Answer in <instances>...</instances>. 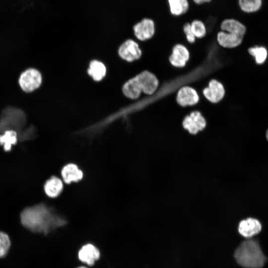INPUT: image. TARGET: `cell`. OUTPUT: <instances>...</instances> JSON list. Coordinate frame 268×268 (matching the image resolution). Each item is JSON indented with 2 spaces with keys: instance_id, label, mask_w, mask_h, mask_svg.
Segmentation results:
<instances>
[{
  "instance_id": "e0dca14e",
  "label": "cell",
  "mask_w": 268,
  "mask_h": 268,
  "mask_svg": "<svg viewBox=\"0 0 268 268\" xmlns=\"http://www.w3.org/2000/svg\"><path fill=\"white\" fill-rule=\"evenodd\" d=\"M18 141L17 132L12 130L5 131L0 134V145L5 152L10 151L13 146Z\"/></svg>"
},
{
  "instance_id": "2e32d148",
  "label": "cell",
  "mask_w": 268,
  "mask_h": 268,
  "mask_svg": "<svg viewBox=\"0 0 268 268\" xmlns=\"http://www.w3.org/2000/svg\"><path fill=\"white\" fill-rule=\"evenodd\" d=\"M222 31L244 36L246 32L245 26L237 20L230 18L224 20L220 24Z\"/></svg>"
},
{
  "instance_id": "9c48e42d",
  "label": "cell",
  "mask_w": 268,
  "mask_h": 268,
  "mask_svg": "<svg viewBox=\"0 0 268 268\" xmlns=\"http://www.w3.org/2000/svg\"><path fill=\"white\" fill-rule=\"evenodd\" d=\"M199 100L198 93L196 89L190 86L181 87L176 96V102L182 107L195 106L199 103Z\"/></svg>"
},
{
  "instance_id": "7c38bea8",
  "label": "cell",
  "mask_w": 268,
  "mask_h": 268,
  "mask_svg": "<svg viewBox=\"0 0 268 268\" xmlns=\"http://www.w3.org/2000/svg\"><path fill=\"white\" fill-rule=\"evenodd\" d=\"M261 223L257 219L248 217L240 221L238 230L239 234L246 238H250L262 230Z\"/></svg>"
},
{
  "instance_id": "ba28073f",
  "label": "cell",
  "mask_w": 268,
  "mask_h": 268,
  "mask_svg": "<svg viewBox=\"0 0 268 268\" xmlns=\"http://www.w3.org/2000/svg\"><path fill=\"white\" fill-rule=\"evenodd\" d=\"M139 86L144 93L153 94L157 90L159 81L157 76L148 71H143L135 76Z\"/></svg>"
},
{
  "instance_id": "484cf974",
  "label": "cell",
  "mask_w": 268,
  "mask_h": 268,
  "mask_svg": "<svg viewBox=\"0 0 268 268\" xmlns=\"http://www.w3.org/2000/svg\"><path fill=\"white\" fill-rule=\"evenodd\" d=\"M197 4H201L204 2H207L211 1V0H193Z\"/></svg>"
},
{
  "instance_id": "5b68a950",
  "label": "cell",
  "mask_w": 268,
  "mask_h": 268,
  "mask_svg": "<svg viewBox=\"0 0 268 268\" xmlns=\"http://www.w3.org/2000/svg\"><path fill=\"white\" fill-rule=\"evenodd\" d=\"M206 125V119L198 110L190 112L184 118L182 121L183 129L192 135H196L205 129Z\"/></svg>"
},
{
  "instance_id": "cb8c5ba5",
  "label": "cell",
  "mask_w": 268,
  "mask_h": 268,
  "mask_svg": "<svg viewBox=\"0 0 268 268\" xmlns=\"http://www.w3.org/2000/svg\"><path fill=\"white\" fill-rule=\"evenodd\" d=\"M190 25L191 30L196 38H202L206 35V28L202 21L195 20Z\"/></svg>"
},
{
  "instance_id": "3957f363",
  "label": "cell",
  "mask_w": 268,
  "mask_h": 268,
  "mask_svg": "<svg viewBox=\"0 0 268 268\" xmlns=\"http://www.w3.org/2000/svg\"><path fill=\"white\" fill-rule=\"evenodd\" d=\"M21 90L26 93H31L38 89L42 83V76L39 70L29 67L22 71L17 80Z\"/></svg>"
},
{
  "instance_id": "7a4b0ae2",
  "label": "cell",
  "mask_w": 268,
  "mask_h": 268,
  "mask_svg": "<svg viewBox=\"0 0 268 268\" xmlns=\"http://www.w3.org/2000/svg\"><path fill=\"white\" fill-rule=\"evenodd\" d=\"M234 258L244 268H262L267 261L258 241L255 239L242 242L236 249Z\"/></svg>"
},
{
  "instance_id": "4fadbf2b",
  "label": "cell",
  "mask_w": 268,
  "mask_h": 268,
  "mask_svg": "<svg viewBox=\"0 0 268 268\" xmlns=\"http://www.w3.org/2000/svg\"><path fill=\"white\" fill-rule=\"evenodd\" d=\"M64 187L63 181L57 176L53 175L44 182L43 191L48 198L55 199L61 195Z\"/></svg>"
},
{
  "instance_id": "8992f818",
  "label": "cell",
  "mask_w": 268,
  "mask_h": 268,
  "mask_svg": "<svg viewBox=\"0 0 268 268\" xmlns=\"http://www.w3.org/2000/svg\"><path fill=\"white\" fill-rule=\"evenodd\" d=\"M133 32L134 37L139 41L149 40L155 34L154 22L149 18L144 17L134 25Z\"/></svg>"
},
{
  "instance_id": "d4e9b609",
  "label": "cell",
  "mask_w": 268,
  "mask_h": 268,
  "mask_svg": "<svg viewBox=\"0 0 268 268\" xmlns=\"http://www.w3.org/2000/svg\"><path fill=\"white\" fill-rule=\"evenodd\" d=\"M183 31L187 42L190 44L194 43L196 41V38L191 30V25L190 23H187L184 25Z\"/></svg>"
},
{
  "instance_id": "83f0119b",
  "label": "cell",
  "mask_w": 268,
  "mask_h": 268,
  "mask_svg": "<svg viewBox=\"0 0 268 268\" xmlns=\"http://www.w3.org/2000/svg\"><path fill=\"white\" fill-rule=\"evenodd\" d=\"M266 138H267V140L268 141V129L266 131Z\"/></svg>"
},
{
  "instance_id": "ac0fdd59",
  "label": "cell",
  "mask_w": 268,
  "mask_h": 268,
  "mask_svg": "<svg viewBox=\"0 0 268 268\" xmlns=\"http://www.w3.org/2000/svg\"><path fill=\"white\" fill-rule=\"evenodd\" d=\"M123 91L127 97L132 99H136L140 96L142 90L134 76L128 80L124 84Z\"/></svg>"
},
{
  "instance_id": "d6986e66",
  "label": "cell",
  "mask_w": 268,
  "mask_h": 268,
  "mask_svg": "<svg viewBox=\"0 0 268 268\" xmlns=\"http://www.w3.org/2000/svg\"><path fill=\"white\" fill-rule=\"evenodd\" d=\"M88 73L94 80L100 81L105 76L106 68L102 62L93 60L89 64Z\"/></svg>"
},
{
  "instance_id": "7402d4cb",
  "label": "cell",
  "mask_w": 268,
  "mask_h": 268,
  "mask_svg": "<svg viewBox=\"0 0 268 268\" xmlns=\"http://www.w3.org/2000/svg\"><path fill=\"white\" fill-rule=\"evenodd\" d=\"M249 54L255 58L257 64L261 65L266 60L268 52L264 47L256 46L249 49Z\"/></svg>"
},
{
  "instance_id": "52a82bcc",
  "label": "cell",
  "mask_w": 268,
  "mask_h": 268,
  "mask_svg": "<svg viewBox=\"0 0 268 268\" xmlns=\"http://www.w3.org/2000/svg\"><path fill=\"white\" fill-rule=\"evenodd\" d=\"M202 94L211 103L217 104L224 98L225 90L221 82L212 79L208 82L207 86L203 89Z\"/></svg>"
},
{
  "instance_id": "ffe728a7",
  "label": "cell",
  "mask_w": 268,
  "mask_h": 268,
  "mask_svg": "<svg viewBox=\"0 0 268 268\" xmlns=\"http://www.w3.org/2000/svg\"><path fill=\"white\" fill-rule=\"evenodd\" d=\"M171 13L179 16L186 13L189 8L188 0H168Z\"/></svg>"
},
{
  "instance_id": "8fae6325",
  "label": "cell",
  "mask_w": 268,
  "mask_h": 268,
  "mask_svg": "<svg viewBox=\"0 0 268 268\" xmlns=\"http://www.w3.org/2000/svg\"><path fill=\"white\" fill-rule=\"evenodd\" d=\"M190 57L188 48L183 44H178L172 48L169 57V62L171 66L176 68H182L186 66Z\"/></svg>"
},
{
  "instance_id": "277c9868",
  "label": "cell",
  "mask_w": 268,
  "mask_h": 268,
  "mask_svg": "<svg viewBox=\"0 0 268 268\" xmlns=\"http://www.w3.org/2000/svg\"><path fill=\"white\" fill-rule=\"evenodd\" d=\"M101 252L97 245L91 242L84 243L78 249L77 260L88 267H93L101 258Z\"/></svg>"
},
{
  "instance_id": "6da1fadb",
  "label": "cell",
  "mask_w": 268,
  "mask_h": 268,
  "mask_svg": "<svg viewBox=\"0 0 268 268\" xmlns=\"http://www.w3.org/2000/svg\"><path fill=\"white\" fill-rule=\"evenodd\" d=\"M20 221L24 227L32 233L44 235L67 223V220L46 201L24 208L20 213Z\"/></svg>"
},
{
  "instance_id": "4316f807",
  "label": "cell",
  "mask_w": 268,
  "mask_h": 268,
  "mask_svg": "<svg viewBox=\"0 0 268 268\" xmlns=\"http://www.w3.org/2000/svg\"><path fill=\"white\" fill-rule=\"evenodd\" d=\"M74 268H89V267L84 265H79V266L76 267Z\"/></svg>"
},
{
  "instance_id": "5bb4252c",
  "label": "cell",
  "mask_w": 268,
  "mask_h": 268,
  "mask_svg": "<svg viewBox=\"0 0 268 268\" xmlns=\"http://www.w3.org/2000/svg\"><path fill=\"white\" fill-rule=\"evenodd\" d=\"M61 175L63 181L67 184L78 182L84 176L82 170L76 164L72 163L63 166L61 170Z\"/></svg>"
},
{
  "instance_id": "44dd1931",
  "label": "cell",
  "mask_w": 268,
  "mask_h": 268,
  "mask_svg": "<svg viewBox=\"0 0 268 268\" xmlns=\"http://www.w3.org/2000/svg\"><path fill=\"white\" fill-rule=\"evenodd\" d=\"M238 4L243 11L251 13L256 12L261 9L263 0H238Z\"/></svg>"
},
{
  "instance_id": "30bf717a",
  "label": "cell",
  "mask_w": 268,
  "mask_h": 268,
  "mask_svg": "<svg viewBox=\"0 0 268 268\" xmlns=\"http://www.w3.org/2000/svg\"><path fill=\"white\" fill-rule=\"evenodd\" d=\"M119 54L121 58L131 62L139 59L142 52L138 43L129 39L121 45L119 49Z\"/></svg>"
},
{
  "instance_id": "9a60e30c",
  "label": "cell",
  "mask_w": 268,
  "mask_h": 268,
  "mask_svg": "<svg viewBox=\"0 0 268 268\" xmlns=\"http://www.w3.org/2000/svg\"><path fill=\"white\" fill-rule=\"evenodd\" d=\"M244 36L224 31L217 34L216 40L219 46L226 49L236 48L241 44Z\"/></svg>"
},
{
  "instance_id": "603a6c76",
  "label": "cell",
  "mask_w": 268,
  "mask_h": 268,
  "mask_svg": "<svg viewBox=\"0 0 268 268\" xmlns=\"http://www.w3.org/2000/svg\"><path fill=\"white\" fill-rule=\"evenodd\" d=\"M11 244L9 235L6 233L0 231V258H3L7 255Z\"/></svg>"
}]
</instances>
